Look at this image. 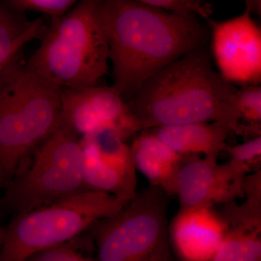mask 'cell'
<instances>
[{"mask_svg":"<svg viewBox=\"0 0 261 261\" xmlns=\"http://www.w3.org/2000/svg\"><path fill=\"white\" fill-rule=\"evenodd\" d=\"M226 225L215 206L182 209L168 225L170 246L177 261H211L224 240Z\"/></svg>","mask_w":261,"mask_h":261,"instance_id":"cell-12","label":"cell"},{"mask_svg":"<svg viewBox=\"0 0 261 261\" xmlns=\"http://www.w3.org/2000/svg\"><path fill=\"white\" fill-rule=\"evenodd\" d=\"M30 166L6 187L3 205L15 215L28 212L86 189L81 137L63 121L34 151Z\"/></svg>","mask_w":261,"mask_h":261,"instance_id":"cell-7","label":"cell"},{"mask_svg":"<svg viewBox=\"0 0 261 261\" xmlns=\"http://www.w3.org/2000/svg\"><path fill=\"white\" fill-rule=\"evenodd\" d=\"M224 150L229 155L230 161L246 166L251 171L260 169L261 163V137H253L240 145L225 146Z\"/></svg>","mask_w":261,"mask_h":261,"instance_id":"cell-20","label":"cell"},{"mask_svg":"<svg viewBox=\"0 0 261 261\" xmlns=\"http://www.w3.org/2000/svg\"><path fill=\"white\" fill-rule=\"evenodd\" d=\"M246 197L241 205H222L227 228L211 261H261V198Z\"/></svg>","mask_w":261,"mask_h":261,"instance_id":"cell-13","label":"cell"},{"mask_svg":"<svg viewBox=\"0 0 261 261\" xmlns=\"http://www.w3.org/2000/svg\"><path fill=\"white\" fill-rule=\"evenodd\" d=\"M61 121V88L30 69L20 53L0 73V187Z\"/></svg>","mask_w":261,"mask_h":261,"instance_id":"cell-3","label":"cell"},{"mask_svg":"<svg viewBox=\"0 0 261 261\" xmlns=\"http://www.w3.org/2000/svg\"><path fill=\"white\" fill-rule=\"evenodd\" d=\"M79 0H5L12 8L27 13L37 12L49 15L51 18L64 14Z\"/></svg>","mask_w":261,"mask_h":261,"instance_id":"cell-19","label":"cell"},{"mask_svg":"<svg viewBox=\"0 0 261 261\" xmlns=\"http://www.w3.org/2000/svg\"><path fill=\"white\" fill-rule=\"evenodd\" d=\"M246 10L251 14L261 15V0H244Z\"/></svg>","mask_w":261,"mask_h":261,"instance_id":"cell-22","label":"cell"},{"mask_svg":"<svg viewBox=\"0 0 261 261\" xmlns=\"http://www.w3.org/2000/svg\"><path fill=\"white\" fill-rule=\"evenodd\" d=\"M25 261H96V259L85 256L65 243L36 252Z\"/></svg>","mask_w":261,"mask_h":261,"instance_id":"cell-21","label":"cell"},{"mask_svg":"<svg viewBox=\"0 0 261 261\" xmlns=\"http://www.w3.org/2000/svg\"><path fill=\"white\" fill-rule=\"evenodd\" d=\"M109 46L97 0H79L51 18L29 68L59 88L96 85L106 74Z\"/></svg>","mask_w":261,"mask_h":261,"instance_id":"cell-4","label":"cell"},{"mask_svg":"<svg viewBox=\"0 0 261 261\" xmlns=\"http://www.w3.org/2000/svg\"><path fill=\"white\" fill-rule=\"evenodd\" d=\"M61 119L81 137L114 128L128 140L143 130L129 105L113 86L61 88Z\"/></svg>","mask_w":261,"mask_h":261,"instance_id":"cell-9","label":"cell"},{"mask_svg":"<svg viewBox=\"0 0 261 261\" xmlns=\"http://www.w3.org/2000/svg\"><path fill=\"white\" fill-rule=\"evenodd\" d=\"M142 4L171 12L175 14L210 20L213 5L205 0H134Z\"/></svg>","mask_w":261,"mask_h":261,"instance_id":"cell-18","label":"cell"},{"mask_svg":"<svg viewBox=\"0 0 261 261\" xmlns=\"http://www.w3.org/2000/svg\"><path fill=\"white\" fill-rule=\"evenodd\" d=\"M154 135L183 157L203 154L219 158L224 151L229 128L222 123H192L151 128Z\"/></svg>","mask_w":261,"mask_h":261,"instance_id":"cell-15","label":"cell"},{"mask_svg":"<svg viewBox=\"0 0 261 261\" xmlns=\"http://www.w3.org/2000/svg\"><path fill=\"white\" fill-rule=\"evenodd\" d=\"M7 65V64H6ZM2 65V66H0V73H1V72H2V70H3V68H5V65Z\"/></svg>","mask_w":261,"mask_h":261,"instance_id":"cell-24","label":"cell"},{"mask_svg":"<svg viewBox=\"0 0 261 261\" xmlns=\"http://www.w3.org/2000/svg\"><path fill=\"white\" fill-rule=\"evenodd\" d=\"M238 88L213 66L207 46L193 49L154 73L132 97L142 129L192 123H222L240 136H259L241 123L233 102Z\"/></svg>","mask_w":261,"mask_h":261,"instance_id":"cell-2","label":"cell"},{"mask_svg":"<svg viewBox=\"0 0 261 261\" xmlns=\"http://www.w3.org/2000/svg\"><path fill=\"white\" fill-rule=\"evenodd\" d=\"M5 233V228L0 226V250H1L2 245L4 241Z\"/></svg>","mask_w":261,"mask_h":261,"instance_id":"cell-23","label":"cell"},{"mask_svg":"<svg viewBox=\"0 0 261 261\" xmlns=\"http://www.w3.org/2000/svg\"><path fill=\"white\" fill-rule=\"evenodd\" d=\"M130 148L136 169L147 178L149 185L161 187L169 197L176 196L178 173L185 157L149 130L137 134Z\"/></svg>","mask_w":261,"mask_h":261,"instance_id":"cell-14","label":"cell"},{"mask_svg":"<svg viewBox=\"0 0 261 261\" xmlns=\"http://www.w3.org/2000/svg\"><path fill=\"white\" fill-rule=\"evenodd\" d=\"M233 102L244 124L260 132L261 87L260 85L243 86L233 94Z\"/></svg>","mask_w":261,"mask_h":261,"instance_id":"cell-17","label":"cell"},{"mask_svg":"<svg viewBox=\"0 0 261 261\" xmlns=\"http://www.w3.org/2000/svg\"><path fill=\"white\" fill-rule=\"evenodd\" d=\"M44 20H29L27 13L0 0V66L8 64L21 53L23 48L33 39L42 37L45 32Z\"/></svg>","mask_w":261,"mask_h":261,"instance_id":"cell-16","label":"cell"},{"mask_svg":"<svg viewBox=\"0 0 261 261\" xmlns=\"http://www.w3.org/2000/svg\"><path fill=\"white\" fill-rule=\"evenodd\" d=\"M210 53L218 72L229 83L259 85L261 29L250 12L224 21L208 20Z\"/></svg>","mask_w":261,"mask_h":261,"instance_id":"cell-10","label":"cell"},{"mask_svg":"<svg viewBox=\"0 0 261 261\" xmlns=\"http://www.w3.org/2000/svg\"><path fill=\"white\" fill-rule=\"evenodd\" d=\"M123 206L114 196L84 190L16 214L5 228L0 261H25L36 252L68 243Z\"/></svg>","mask_w":261,"mask_h":261,"instance_id":"cell-5","label":"cell"},{"mask_svg":"<svg viewBox=\"0 0 261 261\" xmlns=\"http://www.w3.org/2000/svg\"><path fill=\"white\" fill-rule=\"evenodd\" d=\"M114 128L81 137L86 189L116 197L126 205L137 195V169L130 145Z\"/></svg>","mask_w":261,"mask_h":261,"instance_id":"cell-8","label":"cell"},{"mask_svg":"<svg viewBox=\"0 0 261 261\" xmlns=\"http://www.w3.org/2000/svg\"><path fill=\"white\" fill-rule=\"evenodd\" d=\"M251 171L232 161L185 157L178 173L176 196L180 210L197 206L224 205L244 197V178Z\"/></svg>","mask_w":261,"mask_h":261,"instance_id":"cell-11","label":"cell"},{"mask_svg":"<svg viewBox=\"0 0 261 261\" xmlns=\"http://www.w3.org/2000/svg\"><path fill=\"white\" fill-rule=\"evenodd\" d=\"M169 196L149 185L116 214L92 228L96 261H177L168 239Z\"/></svg>","mask_w":261,"mask_h":261,"instance_id":"cell-6","label":"cell"},{"mask_svg":"<svg viewBox=\"0 0 261 261\" xmlns=\"http://www.w3.org/2000/svg\"><path fill=\"white\" fill-rule=\"evenodd\" d=\"M107 35L113 87L130 98L160 70L207 46L209 31L198 18L175 14L134 0H97Z\"/></svg>","mask_w":261,"mask_h":261,"instance_id":"cell-1","label":"cell"}]
</instances>
